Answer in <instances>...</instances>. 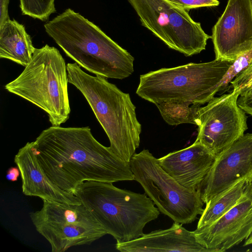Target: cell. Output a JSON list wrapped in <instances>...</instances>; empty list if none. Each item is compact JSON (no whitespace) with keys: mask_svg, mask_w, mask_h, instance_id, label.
<instances>
[{"mask_svg":"<svg viewBox=\"0 0 252 252\" xmlns=\"http://www.w3.org/2000/svg\"><path fill=\"white\" fill-rule=\"evenodd\" d=\"M32 146L39 165L56 186L74 194L84 182L134 180L130 162L97 141L89 126H51Z\"/></svg>","mask_w":252,"mask_h":252,"instance_id":"1","label":"cell"},{"mask_svg":"<svg viewBox=\"0 0 252 252\" xmlns=\"http://www.w3.org/2000/svg\"><path fill=\"white\" fill-rule=\"evenodd\" d=\"M44 27L65 54L89 72L118 79L126 78L133 72L132 56L72 9H66Z\"/></svg>","mask_w":252,"mask_h":252,"instance_id":"2","label":"cell"},{"mask_svg":"<svg viewBox=\"0 0 252 252\" xmlns=\"http://www.w3.org/2000/svg\"><path fill=\"white\" fill-rule=\"evenodd\" d=\"M68 83L82 94L110 141L111 151L130 162L140 142L141 125L129 94L106 78L92 76L76 63L66 65Z\"/></svg>","mask_w":252,"mask_h":252,"instance_id":"3","label":"cell"},{"mask_svg":"<svg viewBox=\"0 0 252 252\" xmlns=\"http://www.w3.org/2000/svg\"><path fill=\"white\" fill-rule=\"evenodd\" d=\"M74 195L117 243L140 237L145 225L160 214L146 194L121 189L111 182H84Z\"/></svg>","mask_w":252,"mask_h":252,"instance_id":"4","label":"cell"},{"mask_svg":"<svg viewBox=\"0 0 252 252\" xmlns=\"http://www.w3.org/2000/svg\"><path fill=\"white\" fill-rule=\"evenodd\" d=\"M232 63L215 59L150 71L140 75L136 93L156 105L162 103L201 105L215 96Z\"/></svg>","mask_w":252,"mask_h":252,"instance_id":"5","label":"cell"},{"mask_svg":"<svg viewBox=\"0 0 252 252\" xmlns=\"http://www.w3.org/2000/svg\"><path fill=\"white\" fill-rule=\"evenodd\" d=\"M65 61L55 47L36 48L30 62L4 88L37 106L48 115L52 126L68 120L70 107Z\"/></svg>","mask_w":252,"mask_h":252,"instance_id":"6","label":"cell"},{"mask_svg":"<svg viewBox=\"0 0 252 252\" xmlns=\"http://www.w3.org/2000/svg\"><path fill=\"white\" fill-rule=\"evenodd\" d=\"M138 182L160 213L174 222L188 224L204 210L200 191L187 189L165 171L148 150L134 154L130 161Z\"/></svg>","mask_w":252,"mask_h":252,"instance_id":"7","label":"cell"},{"mask_svg":"<svg viewBox=\"0 0 252 252\" xmlns=\"http://www.w3.org/2000/svg\"><path fill=\"white\" fill-rule=\"evenodd\" d=\"M142 26L169 48L189 57L205 50L211 36L187 10L167 0H127Z\"/></svg>","mask_w":252,"mask_h":252,"instance_id":"8","label":"cell"},{"mask_svg":"<svg viewBox=\"0 0 252 252\" xmlns=\"http://www.w3.org/2000/svg\"><path fill=\"white\" fill-rule=\"evenodd\" d=\"M37 231L49 243L52 252H63L90 245L107 234L83 204L43 200L42 208L30 214Z\"/></svg>","mask_w":252,"mask_h":252,"instance_id":"9","label":"cell"},{"mask_svg":"<svg viewBox=\"0 0 252 252\" xmlns=\"http://www.w3.org/2000/svg\"><path fill=\"white\" fill-rule=\"evenodd\" d=\"M239 91L214 97L194 114L198 126L196 140L216 157L242 136L248 129L246 113L237 104Z\"/></svg>","mask_w":252,"mask_h":252,"instance_id":"10","label":"cell"},{"mask_svg":"<svg viewBox=\"0 0 252 252\" xmlns=\"http://www.w3.org/2000/svg\"><path fill=\"white\" fill-rule=\"evenodd\" d=\"M252 182V133L244 134L216 156L201 184V197L207 203L238 181Z\"/></svg>","mask_w":252,"mask_h":252,"instance_id":"11","label":"cell"},{"mask_svg":"<svg viewBox=\"0 0 252 252\" xmlns=\"http://www.w3.org/2000/svg\"><path fill=\"white\" fill-rule=\"evenodd\" d=\"M211 38L216 60L233 61L252 49V0H228Z\"/></svg>","mask_w":252,"mask_h":252,"instance_id":"12","label":"cell"},{"mask_svg":"<svg viewBox=\"0 0 252 252\" xmlns=\"http://www.w3.org/2000/svg\"><path fill=\"white\" fill-rule=\"evenodd\" d=\"M196 241L212 252H223L252 233V182L239 202L212 224L193 231Z\"/></svg>","mask_w":252,"mask_h":252,"instance_id":"13","label":"cell"},{"mask_svg":"<svg viewBox=\"0 0 252 252\" xmlns=\"http://www.w3.org/2000/svg\"><path fill=\"white\" fill-rule=\"evenodd\" d=\"M195 140L190 146L158 158L162 168L184 188L200 191L201 184L216 158Z\"/></svg>","mask_w":252,"mask_h":252,"instance_id":"14","label":"cell"},{"mask_svg":"<svg viewBox=\"0 0 252 252\" xmlns=\"http://www.w3.org/2000/svg\"><path fill=\"white\" fill-rule=\"evenodd\" d=\"M14 161L20 171L22 192L25 195L66 204L81 203L74 194L63 190L48 178L39 165L32 142L19 149Z\"/></svg>","mask_w":252,"mask_h":252,"instance_id":"15","label":"cell"},{"mask_svg":"<svg viewBox=\"0 0 252 252\" xmlns=\"http://www.w3.org/2000/svg\"><path fill=\"white\" fill-rule=\"evenodd\" d=\"M116 249L122 252H212L196 241L193 231L177 222L169 228L144 234L128 242L117 243Z\"/></svg>","mask_w":252,"mask_h":252,"instance_id":"16","label":"cell"},{"mask_svg":"<svg viewBox=\"0 0 252 252\" xmlns=\"http://www.w3.org/2000/svg\"><path fill=\"white\" fill-rule=\"evenodd\" d=\"M24 26L9 20L0 26V58L25 67L35 50Z\"/></svg>","mask_w":252,"mask_h":252,"instance_id":"17","label":"cell"},{"mask_svg":"<svg viewBox=\"0 0 252 252\" xmlns=\"http://www.w3.org/2000/svg\"><path fill=\"white\" fill-rule=\"evenodd\" d=\"M251 182L246 179H241L206 203L197 228L212 224L233 207L244 194Z\"/></svg>","mask_w":252,"mask_h":252,"instance_id":"18","label":"cell"},{"mask_svg":"<svg viewBox=\"0 0 252 252\" xmlns=\"http://www.w3.org/2000/svg\"><path fill=\"white\" fill-rule=\"evenodd\" d=\"M22 14L43 22L56 11L55 0H19Z\"/></svg>","mask_w":252,"mask_h":252,"instance_id":"19","label":"cell"},{"mask_svg":"<svg viewBox=\"0 0 252 252\" xmlns=\"http://www.w3.org/2000/svg\"><path fill=\"white\" fill-rule=\"evenodd\" d=\"M252 61V49L238 56L232 63L220 82L217 93L225 92L229 88L231 82L242 71L245 70Z\"/></svg>","mask_w":252,"mask_h":252,"instance_id":"20","label":"cell"},{"mask_svg":"<svg viewBox=\"0 0 252 252\" xmlns=\"http://www.w3.org/2000/svg\"><path fill=\"white\" fill-rule=\"evenodd\" d=\"M230 84L233 91L239 92L252 84V61L247 68L231 82Z\"/></svg>","mask_w":252,"mask_h":252,"instance_id":"21","label":"cell"},{"mask_svg":"<svg viewBox=\"0 0 252 252\" xmlns=\"http://www.w3.org/2000/svg\"><path fill=\"white\" fill-rule=\"evenodd\" d=\"M184 9L189 10L203 7L217 6L220 2L218 0H167Z\"/></svg>","mask_w":252,"mask_h":252,"instance_id":"22","label":"cell"},{"mask_svg":"<svg viewBox=\"0 0 252 252\" xmlns=\"http://www.w3.org/2000/svg\"><path fill=\"white\" fill-rule=\"evenodd\" d=\"M237 104L246 113L252 116V94L239 95Z\"/></svg>","mask_w":252,"mask_h":252,"instance_id":"23","label":"cell"},{"mask_svg":"<svg viewBox=\"0 0 252 252\" xmlns=\"http://www.w3.org/2000/svg\"><path fill=\"white\" fill-rule=\"evenodd\" d=\"M9 0H0V26L10 19L8 15Z\"/></svg>","mask_w":252,"mask_h":252,"instance_id":"24","label":"cell"},{"mask_svg":"<svg viewBox=\"0 0 252 252\" xmlns=\"http://www.w3.org/2000/svg\"><path fill=\"white\" fill-rule=\"evenodd\" d=\"M20 175H21V173L18 167H11L7 171L6 178L8 181L15 182L17 181Z\"/></svg>","mask_w":252,"mask_h":252,"instance_id":"25","label":"cell"},{"mask_svg":"<svg viewBox=\"0 0 252 252\" xmlns=\"http://www.w3.org/2000/svg\"><path fill=\"white\" fill-rule=\"evenodd\" d=\"M252 94V84L240 91V95Z\"/></svg>","mask_w":252,"mask_h":252,"instance_id":"26","label":"cell"},{"mask_svg":"<svg viewBox=\"0 0 252 252\" xmlns=\"http://www.w3.org/2000/svg\"><path fill=\"white\" fill-rule=\"evenodd\" d=\"M250 245H252V233L247 239L245 240L243 246H247Z\"/></svg>","mask_w":252,"mask_h":252,"instance_id":"27","label":"cell"},{"mask_svg":"<svg viewBox=\"0 0 252 252\" xmlns=\"http://www.w3.org/2000/svg\"></svg>","mask_w":252,"mask_h":252,"instance_id":"28","label":"cell"}]
</instances>
